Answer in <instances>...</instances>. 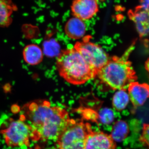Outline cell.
Returning a JSON list of instances; mask_svg holds the SVG:
<instances>
[{
	"label": "cell",
	"instance_id": "6da1fadb",
	"mask_svg": "<svg viewBox=\"0 0 149 149\" xmlns=\"http://www.w3.org/2000/svg\"><path fill=\"white\" fill-rule=\"evenodd\" d=\"M20 118L27 120L34 130L33 141H57L70 122L68 112L60 107H52L47 100L26 104Z\"/></svg>",
	"mask_w": 149,
	"mask_h": 149
},
{
	"label": "cell",
	"instance_id": "7a4b0ae2",
	"mask_svg": "<svg viewBox=\"0 0 149 149\" xmlns=\"http://www.w3.org/2000/svg\"><path fill=\"white\" fill-rule=\"evenodd\" d=\"M134 47L132 44L122 56L110 57L97 74L103 84L113 91L127 90L130 83L137 81L136 72L128 60Z\"/></svg>",
	"mask_w": 149,
	"mask_h": 149
},
{
	"label": "cell",
	"instance_id": "3957f363",
	"mask_svg": "<svg viewBox=\"0 0 149 149\" xmlns=\"http://www.w3.org/2000/svg\"><path fill=\"white\" fill-rule=\"evenodd\" d=\"M56 66L61 77L73 85L85 84L97 74L98 71L74 48L61 51L57 58Z\"/></svg>",
	"mask_w": 149,
	"mask_h": 149
},
{
	"label": "cell",
	"instance_id": "277c9868",
	"mask_svg": "<svg viewBox=\"0 0 149 149\" xmlns=\"http://www.w3.org/2000/svg\"><path fill=\"white\" fill-rule=\"evenodd\" d=\"M91 124L71 119L56 142L58 149H85V142L92 131Z\"/></svg>",
	"mask_w": 149,
	"mask_h": 149
},
{
	"label": "cell",
	"instance_id": "5b68a950",
	"mask_svg": "<svg viewBox=\"0 0 149 149\" xmlns=\"http://www.w3.org/2000/svg\"><path fill=\"white\" fill-rule=\"evenodd\" d=\"M33 131L32 126L20 118L12 120L8 127L0 132L8 146L14 148L29 146L30 139L33 140Z\"/></svg>",
	"mask_w": 149,
	"mask_h": 149
},
{
	"label": "cell",
	"instance_id": "8992f818",
	"mask_svg": "<svg viewBox=\"0 0 149 149\" xmlns=\"http://www.w3.org/2000/svg\"><path fill=\"white\" fill-rule=\"evenodd\" d=\"M90 37H84L83 41L77 42L74 48L98 72L107 63L110 57L101 46L91 42Z\"/></svg>",
	"mask_w": 149,
	"mask_h": 149
},
{
	"label": "cell",
	"instance_id": "52a82bcc",
	"mask_svg": "<svg viewBox=\"0 0 149 149\" xmlns=\"http://www.w3.org/2000/svg\"><path fill=\"white\" fill-rule=\"evenodd\" d=\"M71 10L74 17L89 20L99 12V0H73Z\"/></svg>",
	"mask_w": 149,
	"mask_h": 149
},
{
	"label": "cell",
	"instance_id": "ba28073f",
	"mask_svg": "<svg viewBox=\"0 0 149 149\" xmlns=\"http://www.w3.org/2000/svg\"><path fill=\"white\" fill-rule=\"evenodd\" d=\"M128 16L136 27L141 38L149 35V12L141 8L139 5L129 10Z\"/></svg>",
	"mask_w": 149,
	"mask_h": 149
},
{
	"label": "cell",
	"instance_id": "9c48e42d",
	"mask_svg": "<svg viewBox=\"0 0 149 149\" xmlns=\"http://www.w3.org/2000/svg\"><path fill=\"white\" fill-rule=\"evenodd\" d=\"M127 92L133 108L136 109L143 106L149 98V85L135 81L129 85Z\"/></svg>",
	"mask_w": 149,
	"mask_h": 149
},
{
	"label": "cell",
	"instance_id": "30bf717a",
	"mask_svg": "<svg viewBox=\"0 0 149 149\" xmlns=\"http://www.w3.org/2000/svg\"><path fill=\"white\" fill-rule=\"evenodd\" d=\"M85 149H116V144L110 135L92 130L86 139Z\"/></svg>",
	"mask_w": 149,
	"mask_h": 149
},
{
	"label": "cell",
	"instance_id": "8fae6325",
	"mask_svg": "<svg viewBox=\"0 0 149 149\" xmlns=\"http://www.w3.org/2000/svg\"><path fill=\"white\" fill-rule=\"evenodd\" d=\"M65 31L70 38L78 40L84 37L86 31V24L83 20L74 17L67 22Z\"/></svg>",
	"mask_w": 149,
	"mask_h": 149
},
{
	"label": "cell",
	"instance_id": "7c38bea8",
	"mask_svg": "<svg viewBox=\"0 0 149 149\" xmlns=\"http://www.w3.org/2000/svg\"><path fill=\"white\" fill-rule=\"evenodd\" d=\"M17 9L12 0H0V27H8L12 21V15Z\"/></svg>",
	"mask_w": 149,
	"mask_h": 149
},
{
	"label": "cell",
	"instance_id": "4fadbf2b",
	"mask_svg": "<svg viewBox=\"0 0 149 149\" xmlns=\"http://www.w3.org/2000/svg\"><path fill=\"white\" fill-rule=\"evenodd\" d=\"M23 56L24 61L30 65H36L43 60V53L41 48L37 45H28L24 48Z\"/></svg>",
	"mask_w": 149,
	"mask_h": 149
},
{
	"label": "cell",
	"instance_id": "5bb4252c",
	"mask_svg": "<svg viewBox=\"0 0 149 149\" xmlns=\"http://www.w3.org/2000/svg\"><path fill=\"white\" fill-rule=\"evenodd\" d=\"M129 126L124 120H118L115 123L112 129L110 136L115 142H121L128 136Z\"/></svg>",
	"mask_w": 149,
	"mask_h": 149
},
{
	"label": "cell",
	"instance_id": "9a60e30c",
	"mask_svg": "<svg viewBox=\"0 0 149 149\" xmlns=\"http://www.w3.org/2000/svg\"><path fill=\"white\" fill-rule=\"evenodd\" d=\"M129 101L127 90H118L115 93L113 97V107L116 111H121L126 107Z\"/></svg>",
	"mask_w": 149,
	"mask_h": 149
},
{
	"label": "cell",
	"instance_id": "2e32d148",
	"mask_svg": "<svg viewBox=\"0 0 149 149\" xmlns=\"http://www.w3.org/2000/svg\"><path fill=\"white\" fill-rule=\"evenodd\" d=\"M114 113L108 108H104L98 113V120L102 124H109L114 120Z\"/></svg>",
	"mask_w": 149,
	"mask_h": 149
},
{
	"label": "cell",
	"instance_id": "e0dca14e",
	"mask_svg": "<svg viewBox=\"0 0 149 149\" xmlns=\"http://www.w3.org/2000/svg\"><path fill=\"white\" fill-rule=\"evenodd\" d=\"M139 140L143 146L149 149V123L143 124L142 133Z\"/></svg>",
	"mask_w": 149,
	"mask_h": 149
},
{
	"label": "cell",
	"instance_id": "ac0fdd59",
	"mask_svg": "<svg viewBox=\"0 0 149 149\" xmlns=\"http://www.w3.org/2000/svg\"><path fill=\"white\" fill-rule=\"evenodd\" d=\"M139 3L141 8L149 12V0H139Z\"/></svg>",
	"mask_w": 149,
	"mask_h": 149
},
{
	"label": "cell",
	"instance_id": "d6986e66",
	"mask_svg": "<svg viewBox=\"0 0 149 149\" xmlns=\"http://www.w3.org/2000/svg\"><path fill=\"white\" fill-rule=\"evenodd\" d=\"M145 68L147 72H148L149 76V58L147 59L145 63Z\"/></svg>",
	"mask_w": 149,
	"mask_h": 149
},
{
	"label": "cell",
	"instance_id": "ffe728a7",
	"mask_svg": "<svg viewBox=\"0 0 149 149\" xmlns=\"http://www.w3.org/2000/svg\"><path fill=\"white\" fill-rule=\"evenodd\" d=\"M46 149H57L55 148H53V147H52V148H47Z\"/></svg>",
	"mask_w": 149,
	"mask_h": 149
},
{
	"label": "cell",
	"instance_id": "44dd1931",
	"mask_svg": "<svg viewBox=\"0 0 149 149\" xmlns=\"http://www.w3.org/2000/svg\"><path fill=\"white\" fill-rule=\"evenodd\" d=\"M32 149L30 148V149Z\"/></svg>",
	"mask_w": 149,
	"mask_h": 149
}]
</instances>
